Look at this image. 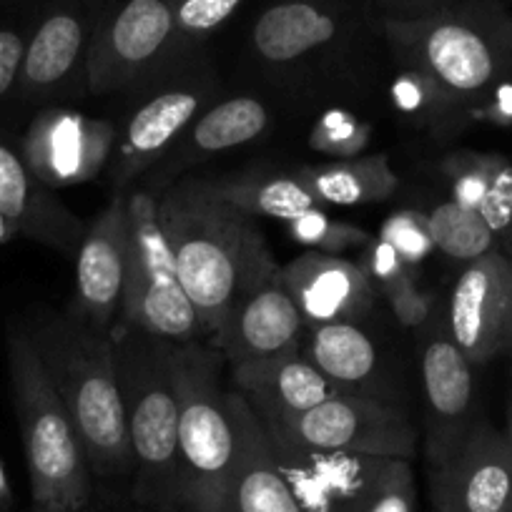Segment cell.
<instances>
[{
	"label": "cell",
	"instance_id": "cell-1",
	"mask_svg": "<svg viewBox=\"0 0 512 512\" xmlns=\"http://www.w3.org/2000/svg\"><path fill=\"white\" fill-rule=\"evenodd\" d=\"M181 287L214 342L234 309L277 277V267L254 216L214 194L209 181H181L159 199Z\"/></svg>",
	"mask_w": 512,
	"mask_h": 512
},
{
	"label": "cell",
	"instance_id": "cell-2",
	"mask_svg": "<svg viewBox=\"0 0 512 512\" xmlns=\"http://www.w3.org/2000/svg\"><path fill=\"white\" fill-rule=\"evenodd\" d=\"M96 477L134 475L136 462L118 384L111 334L73 312H46L28 327Z\"/></svg>",
	"mask_w": 512,
	"mask_h": 512
},
{
	"label": "cell",
	"instance_id": "cell-3",
	"mask_svg": "<svg viewBox=\"0 0 512 512\" xmlns=\"http://www.w3.org/2000/svg\"><path fill=\"white\" fill-rule=\"evenodd\" d=\"M134 450V495L154 512H181L179 397L169 339L116 319L108 329Z\"/></svg>",
	"mask_w": 512,
	"mask_h": 512
},
{
	"label": "cell",
	"instance_id": "cell-4",
	"mask_svg": "<svg viewBox=\"0 0 512 512\" xmlns=\"http://www.w3.org/2000/svg\"><path fill=\"white\" fill-rule=\"evenodd\" d=\"M382 31L405 68L462 103L512 78V16L500 0H462L415 21L382 18Z\"/></svg>",
	"mask_w": 512,
	"mask_h": 512
},
{
	"label": "cell",
	"instance_id": "cell-5",
	"mask_svg": "<svg viewBox=\"0 0 512 512\" xmlns=\"http://www.w3.org/2000/svg\"><path fill=\"white\" fill-rule=\"evenodd\" d=\"M6 347L33 507L41 512L83 510L91 500L93 472L76 425L53 387L28 329H11Z\"/></svg>",
	"mask_w": 512,
	"mask_h": 512
},
{
	"label": "cell",
	"instance_id": "cell-6",
	"mask_svg": "<svg viewBox=\"0 0 512 512\" xmlns=\"http://www.w3.org/2000/svg\"><path fill=\"white\" fill-rule=\"evenodd\" d=\"M224 357L209 342L171 344L179 397L181 512H226L236 462V425L221 387Z\"/></svg>",
	"mask_w": 512,
	"mask_h": 512
},
{
	"label": "cell",
	"instance_id": "cell-7",
	"mask_svg": "<svg viewBox=\"0 0 512 512\" xmlns=\"http://www.w3.org/2000/svg\"><path fill=\"white\" fill-rule=\"evenodd\" d=\"M272 445L302 512H417L410 460Z\"/></svg>",
	"mask_w": 512,
	"mask_h": 512
},
{
	"label": "cell",
	"instance_id": "cell-8",
	"mask_svg": "<svg viewBox=\"0 0 512 512\" xmlns=\"http://www.w3.org/2000/svg\"><path fill=\"white\" fill-rule=\"evenodd\" d=\"M128 251L118 319L169 342H206L199 314L181 287L159 199L146 191L126 196Z\"/></svg>",
	"mask_w": 512,
	"mask_h": 512
},
{
	"label": "cell",
	"instance_id": "cell-9",
	"mask_svg": "<svg viewBox=\"0 0 512 512\" xmlns=\"http://www.w3.org/2000/svg\"><path fill=\"white\" fill-rule=\"evenodd\" d=\"M262 420V417H259ZM269 437L317 452L397 457L417 455V430L407 412L367 392H339L307 412L262 420Z\"/></svg>",
	"mask_w": 512,
	"mask_h": 512
},
{
	"label": "cell",
	"instance_id": "cell-10",
	"mask_svg": "<svg viewBox=\"0 0 512 512\" xmlns=\"http://www.w3.org/2000/svg\"><path fill=\"white\" fill-rule=\"evenodd\" d=\"M176 51V0H103L86 58L96 93L128 86Z\"/></svg>",
	"mask_w": 512,
	"mask_h": 512
},
{
	"label": "cell",
	"instance_id": "cell-11",
	"mask_svg": "<svg viewBox=\"0 0 512 512\" xmlns=\"http://www.w3.org/2000/svg\"><path fill=\"white\" fill-rule=\"evenodd\" d=\"M113 146V121L53 106L36 113L21 141V156L48 189H66L98 179Z\"/></svg>",
	"mask_w": 512,
	"mask_h": 512
},
{
	"label": "cell",
	"instance_id": "cell-12",
	"mask_svg": "<svg viewBox=\"0 0 512 512\" xmlns=\"http://www.w3.org/2000/svg\"><path fill=\"white\" fill-rule=\"evenodd\" d=\"M447 327L472 364L512 357V262L500 249L462 269Z\"/></svg>",
	"mask_w": 512,
	"mask_h": 512
},
{
	"label": "cell",
	"instance_id": "cell-13",
	"mask_svg": "<svg viewBox=\"0 0 512 512\" xmlns=\"http://www.w3.org/2000/svg\"><path fill=\"white\" fill-rule=\"evenodd\" d=\"M435 512H512V447L505 432L477 420L442 465L430 467Z\"/></svg>",
	"mask_w": 512,
	"mask_h": 512
},
{
	"label": "cell",
	"instance_id": "cell-14",
	"mask_svg": "<svg viewBox=\"0 0 512 512\" xmlns=\"http://www.w3.org/2000/svg\"><path fill=\"white\" fill-rule=\"evenodd\" d=\"M103 0H53L33 26L16 96L26 103L46 101L86 71L88 48L96 36Z\"/></svg>",
	"mask_w": 512,
	"mask_h": 512
},
{
	"label": "cell",
	"instance_id": "cell-15",
	"mask_svg": "<svg viewBox=\"0 0 512 512\" xmlns=\"http://www.w3.org/2000/svg\"><path fill=\"white\" fill-rule=\"evenodd\" d=\"M475 364L452 339L450 327L430 334L422 349V387L427 405V465L437 467L457 450L475 425Z\"/></svg>",
	"mask_w": 512,
	"mask_h": 512
},
{
	"label": "cell",
	"instance_id": "cell-16",
	"mask_svg": "<svg viewBox=\"0 0 512 512\" xmlns=\"http://www.w3.org/2000/svg\"><path fill=\"white\" fill-rule=\"evenodd\" d=\"M126 251V194H113L76 251V297L68 309L101 332H108L121 312Z\"/></svg>",
	"mask_w": 512,
	"mask_h": 512
},
{
	"label": "cell",
	"instance_id": "cell-17",
	"mask_svg": "<svg viewBox=\"0 0 512 512\" xmlns=\"http://www.w3.org/2000/svg\"><path fill=\"white\" fill-rule=\"evenodd\" d=\"M0 216H6L18 236L68 254L78 251L86 236L83 221L28 169L21 151L13 149L3 134H0Z\"/></svg>",
	"mask_w": 512,
	"mask_h": 512
},
{
	"label": "cell",
	"instance_id": "cell-18",
	"mask_svg": "<svg viewBox=\"0 0 512 512\" xmlns=\"http://www.w3.org/2000/svg\"><path fill=\"white\" fill-rule=\"evenodd\" d=\"M282 282L304 322L312 327L332 322L357 324L372 309L377 294L359 264L319 251H307L282 267Z\"/></svg>",
	"mask_w": 512,
	"mask_h": 512
},
{
	"label": "cell",
	"instance_id": "cell-19",
	"mask_svg": "<svg viewBox=\"0 0 512 512\" xmlns=\"http://www.w3.org/2000/svg\"><path fill=\"white\" fill-rule=\"evenodd\" d=\"M302 327V312L279 272L234 309L211 347L219 349L224 362L234 367L246 359L299 352Z\"/></svg>",
	"mask_w": 512,
	"mask_h": 512
},
{
	"label": "cell",
	"instance_id": "cell-20",
	"mask_svg": "<svg viewBox=\"0 0 512 512\" xmlns=\"http://www.w3.org/2000/svg\"><path fill=\"white\" fill-rule=\"evenodd\" d=\"M229 405L236 425V462L226 512H302L259 415L239 392H229Z\"/></svg>",
	"mask_w": 512,
	"mask_h": 512
},
{
	"label": "cell",
	"instance_id": "cell-21",
	"mask_svg": "<svg viewBox=\"0 0 512 512\" xmlns=\"http://www.w3.org/2000/svg\"><path fill=\"white\" fill-rule=\"evenodd\" d=\"M231 379L236 392L262 420L307 412L319 402L347 392L324 377L302 352L246 359L231 367Z\"/></svg>",
	"mask_w": 512,
	"mask_h": 512
},
{
	"label": "cell",
	"instance_id": "cell-22",
	"mask_svg": "<svg viewBox=\"0 0 512 512\" xmlns=\"http://www.w3.org/2000/svg\"><path fill=\"white\" fill-rule=\"evenodd\" d=\"M204 93L194 88H174L164 91L131 116L121 141L118 159L113 166V186L123 189L139 174H144L164 151L184 134V128L196 118Z\"/></svg>",
	"mask_w": 512,
	"mask_h": 512
},
{
	"label": "cell",
	"instance_id": "cell-23",
	"mask_svg": "<svg viewBox=\"0 0 512 512\" xmlns=\"http://www.w3.org/2000/svg\"><path fill=\"white\" fill-rule=\"evenodd\" d=\"M339 36V16L319 0H282L251 28V46L269 63H294Z\"/></svg>",
	"mask_w": 512,
	"mask_h": 512
},
{
	"label": "cell",
	"instance_id": "cell-24",
	"mask_svg": "<svg viewBox=\"0 0 512 512\" xmlns=\"http://www.w3.org/2000/svg\"><path fill=\"white\" fill-rule=\"evenodd\" d=\"M319 204L359 206L387 201L400 186L387 154L357 156L324 166H307L297 171Z\"/></svg>",
	"mask_w": 512,
	"mask_h": 512
},
{
	"label": "cell",
	"instance_id": "cell-25",
	"mask_svg": "<svg viewBox=\"0 0 512 512\" xmlns=\"http://www.w3.org/2000/svg\"><path fill=\"white\" fill-rule=\"evenodd\" d=\"M307 359L347 392H362L377 369V349L354 322H332L312 327Z\"/></svg>",
	"mask_w": 512,
	"mask_h": 512
},
{
	"label": "cell",
	"instance_id": "cell-26",
	"mask_svg": "<svg viewBox=\"0 0 512 512\" xmlns=\"http://www.w3.org/2000/svg\"><path fill=\"white\" fill-rule=\"evenodd\" d=\"M269 111L259 98L234 96L209 108L204 116L189 128V161L206 159L221 151L236 149L259 139L269 126Z\"/></svg>",
	"mask_w": 512,
	"mask_h": 512
},
{
	"label": "cell",
	"instance_id": "cell-27",
	"mask_svg": "<svg viewBox=\"0 0 512 512\" xmlns=\"http://www.w3.org/2000/svg\"><path fill=\"white\" fill-rule=\"evenodd\" d=\"M209 186L216 196L234 204L236 209L246 211L249 216L292 221L304 211L319 206V201L297 174L239 176V179L209 181Z\"/></svg>",
	"mask_w": 512,
	"mask_h": 512
},
{
	"label": "cell",
	"instance_id": "cell-28",
	"mask_svg": "<svg viewBox=\"0 0 512 512\" xmlns=\"http://www.w3.org/2000/svg\"><path fill=\"white\" fill-rule=\"evenodd\" d=\"M427 221H430L435 249H440L442 254H447L455 262H477L485 254L495 251L497 244H500L480 216V211L465 209V206L455 204L452 199L435 206L427 214Z\"/></svg>",
	"mask_w": 512,
	"mask_h": 512
},
{
	"label": "cell",
	"instance_id": "cell-29",
	"mask_svg": "<svg viewBox=\"0 0 512 512\" xmlns=\"http://www.w3.org/2000/svg\"><path fill=\"white\" fill-rule=\"evenodd\" d=\"M287 229L297 244L329 256H339L349 249H357V246L369 244V239H372L364 229L347 224V221L332 219L319 206L304 211L297 219L287 221Z\"/></svg>",
	"mask_w": 512,
	"mask_h": 512
},
{
	"label": "cell",
	"instance_id": "cell-30",
	"mask_svg": "<svg viewBox=\"0 0 512 512\" xmlns=\"http://www.w3.org/2000/svg\"><path fill=\"white\" fill-rule=\"evenodd\" d=\"M390 93L392 103L402 113L422 118V121H442V118H450L452 113L460 111V106H465L452 93H447L440 83L432 81L425 73L415 71V68H405L392 83Z\"/></svg>",
	"mask_w": 512,
	"mask_h": 512
},
{
	"label": "cell",
	"instance_id": "cell-31",
	"mask_svg": "<svg viewBox=\"0 0 512 512\" xmlns=\"http://www.w3.org/2000/svg\"><path fill=\"white\" fill-rule=\"evenodd\" d=\"M369 139H372L369 123L359 121L354 113L342 111V108H332V111L322 113V118L314 123L312 134H309V146L322 156L347 161L362 156Z\"/></svg>",
	"mask_w": 512,
	"mask_h": 512
},
{
	"label": "cell",
	"instance_id": "cell-32",
	"mask_svg": "<svg viewBox=\"0 0 512 512\" xmlns=\"http://www.w3.org/2000/svg\"><path fill=\"white\" fill-rule=\"evenodd\" d=\"M497 156L500 154H475V151H460L450 154L440 164L442 174L450 181L452 201L465 209L480 211L490 189L492 171H495Z\"/></svg>",
	"mask_w": 512,
	"mask_h": 512
},
{
	"label": "cell",
	"instance_id": "cell-33",
	"mask_svg": "<svg viewBox=\"0 0 512 512\" xmlns=\"http://www.w3.org/2000/svg\"><path fill=\"white\" fill-rule=\"evenodd\" d=\"M379 239L387 241L412 269H420V264L435 249L427 214L415 209H402L387 216L382 229H379Z\"/></svg>",
	"mask_w": 512,
	"mask_h": 512
},
{
	"label": "cell",
	"instance_id": "cell-34",
	"mask_svg": "<svg viewBox=\"0 0 512 512\" xmlns=\"http://www.w3.org/2000/svg\"><path fill=\"white\" fill-rule=\"evenodd\" d=\"M244 0H176V48L201 41L224 26Z\"/></svg>",
	"mask_w": 512,
	"mask_h": 512
},
{
	"label": "cell",
	"instance_id": "cell-35",
	"mask_svg": "<svg viewBox=\"0 0 512 512\" xmlns=\"http://www.w3.org/2000/svg\"><path fill=\"white\" fill-rule=\"evenodd\" d=\"M362 269L367 272L372 287L379 289L384 299L417 284V269L407 267L405 259L379 236L369 239Z\"/></svg>",
	"mask_w": 512,
	"mask_h": 512
},
{
	"label": "cell",
	"instance_id": "cell-36",
	"mask_svg": "<svg viewBox=\"0 0 512 512\" xmlns=\"http://www.w3.org/2000/svg\"><path fill=\"white\" fill-rule=\"evenodd\" d=\"M480 216L490 226L497 241L505 239L512 224V161L507 156H497L495 171H492L490 189L480 206Z\"/></svg>",
	"mask_w": 512,
	"mask_h": 512
},
{
	"label": "cell",
	"instance_id": "cell-37",
	"mask_svg": "<svg viewBox=\"0 0 512 512\" xmlns=\"http://www.w3.org/2000/svg\"><path fill=\"white\" fill-rule=\"evenodd\" d=\"M387 302H390L397 322L405 324V327L417 329L432 317V309H435V294L422 292V289L415 284V287H407L402 289V292L387 297Z\"/></svg>",
	"mask_w": 512,
	"mask_h": 512
},
{
	"label": "cell",
	"instance_id": "cell-38",
	"mask_svg": "<svg viewBox=\"0 0 512 512\" xmlns=\"http://www.w3.org/2000/svg\"><path fill=\"white\" fill-rule=\"evenodd\" d=\"M477 121L495 123V126H512V78L497 83L492 91H487L480 98V106L470 108Z\"/></svg>",
	"mask_w": 512,
	"mask_h": 512
},
{
	"label": "cell",
	"instance_id": "cell-39",
	"mask_svg": "<svg viewBox=\"0 0 512 512\" xmlns=\"http://www.w3.org/2000/svg\"><path fill=\"white\" fill-rule=\"evenodd\" d=\"M384 11L382 18H395V21H415V18L435 16L445 8L455 6L457 0H374Z\"/></svg>",
	"mask_w": 512,
	"mask_h": 512
},
{
	"label": "cell",
	"instance_id": "cell-40",
	"mask_svg": "<svg viewBox=\"0 0 512 512\" xmlns=\"http://www.w3.org/2000/svg\"><path fill=\"white\" fill-rule=\"evenodd\" d=\"M13 505H16V495H13L11 477H8L3 462H0V512H11Z\"/></svg>",
	"mask_w": 512,
	"mask_h": 512
},
{
	"label": "cell",
	"instance_id": "cell-41",
	"mask_svg": "<svg viewBox=\"0 0 512 512\" xmlns=\"http://www.w3.org/2000/svg\"><path fill=\"white\" fill-rule=\"evenodd\" d=\"M13 236H18L16 229H13V226L8 224L6 216H0V246L6 244V241H11Z\"/></svg>",
	"mask_w": 512,
	"mask_h": 512
},
{
	"label": "cell",
	"instance_id": "cell-42",
	"mask_svg": "<svg viewBox=\"0 0 512 512\" xmlns=\"http://www.w3.org/2000/svg\"><path fill=\"white\" fill-rule=\"evenodd\" d=\"M500 251L512 262V224H510V229H507L505 239H502V249Z\"/></svg>",
	"mask_w": 512,
	"mask_h": 512
},
{
	"label": "cell",
	"instance_id": "cell-43",
	"mask_svg": "<svg viewBox=\"0 0 512 512\" xmlns=\"http://www.w3.org/2000/svg\"><path fill=\"white\" fill-rule=\"evenodd\" d=\"M507 417H510V422H507L505 435H507V442H510V447H512V392H510V415H507Z\"/></svg>",
	"mask_w": 512,
	"mask_h": 512
},
{
	"label": "cell",
	"instance_id": "cell-44",
	"mask_svg": "<svg viewBox=\"0 0 512 512\" xmlns=\"http://www.w3.org/2000/svg\"><path fill=\"white\" fill-rule=\"evenodd\" d=\"M76 512H91V510H88V507H83V510H76Z\"/></svg>",
	"mask_w": 512,
	"mask_h": 512
},
{
	"label": "cell",
	"instance_id": "cell-45",
	"mask_svg": "<svg viewBox=\"0 0 512 512\" xmlns=\"http://www.w3.org/2000/svg\"><path fill=\"white\" fill-rule=\"evenodd\" d=\"M28 512H41V510H36V507H31V510H28Z\"/></svg>",
	"mask_w": 512,
	"mask_h": 512
}]
</instances>
